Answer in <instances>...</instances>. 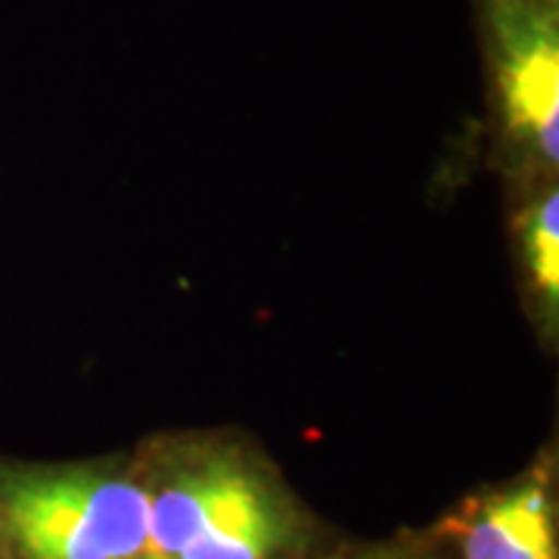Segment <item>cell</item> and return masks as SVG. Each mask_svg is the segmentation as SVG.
Listing matches in <instances>:
<instances>
[{
    "label": "cell",
    "mask_w": 559,
    "mask_h": 559,
    "mask_svg": "<svg viewBox=\"0 0 559 559\" xmlns=\"http://www.w3.org/2000/svg\"><path fill=\"white\" fill-rule=\"evenodd\" d=\"M150 491V550L162 559H289L299 513L274 479L237 457L180 466Z\"/></svg>",
    "instance_id": "2"
},
{
    "label": "cell",
    "mask_w": 559,
    "mask_h": 559,
    "mask_svg": "<svg viewBox=\"0 0 559 559\" xmlns=\"http://www.w3.org/2000/svg\"><path fill=\"white\" fill-rule=\"evenodd\" d=\"M488 66L503 134L528 159H559L557 0H481Z\"/></svg>",
    "instance_id": "3"
},
{
    "label": "cell",
    "mask_w": 559,
    "mask_h": 559,
    "mask_svg": "<svg viewBox=\"0 0 559 559\" xmlns=\"http://www.w3.org/2000/svg\"><path fill=\"white\" fill-rule=\"evenodd\" d=\"M0 532L13 559H140L150 491L84 466H0Z\"/></svg>",
    "instance_id": "1"
},
{
    "label": "cell",
    "mask_w": 559,
    "mask_h": 559,
    "mask_svg": "<svg viewBox=\"0 0 559 559\" xmlns=\"http://www.w3.org/2000/svg\"><path fill=\"white\" fill-rule=\"evenodd\" d=\"M358 559H423L414 554H404V550H373V554H364Z\"/></svg>",
    "instance_id": "6"
},
{
    "label": "cell",
    "mask_w": 559,
    "mask_h": 559,
    "mask_svg": "<svg viewBox=\"0 0 559 559\" xmlns=\"http://www.w3.org/2000/svg\"><path fill=\"white\" fill-rule=\"evenodd\" d=\"M460 559H559L557 500L538 469L485 498L469 500L451 520Z\"/></svg>",
    "instance_id": "4"
},
{
    "label": "cell",
    "mask_w": 559,
    "mask_h": 559,
    "mask_svg": "<svg viewBox=\"0 0 559 559\" xmlns=\"http://www.w3.org/2000/svg\"><path fill=\"white\" fill-rule=\"evenodd\" d=\"M140 559H162V557H156V554H143V557Z\"/></svg>",
    "instance_id": "8"
},
{
    "label": "cell",
    "mask_w": 559,
    "mask_h": 559,
    "mask_svg": "<svg viewBox=\"0 0 559 559\" xmlns=\"http://www.w3.org/2000/svg\"><path fill=\"white\" fill-rule=\"evenodd\" d=\"M522 246L532 283L538 289L544 305L550 308V318L559 305V200L557 190L540 193V200L528 209L522 221Z\"/></svg>",
    "instance_id": "5"
},
{
    "label": "cell",
    "mask_w": 559,
    "mask_h": 559,
    "mask_svg": "<svg viewBox=\"0 0 559 559\" xmlns=\"http://www.w3.org/2000/svg\"><path fill=\"white\" fill-rule=\"evenodd\" d=\"M0 559H13L10 547H7V540H3V532H0Z\"/></svg>",
    "instance_id": "7"
}]
</instances>
